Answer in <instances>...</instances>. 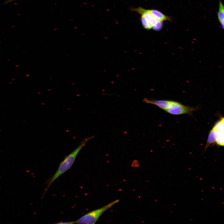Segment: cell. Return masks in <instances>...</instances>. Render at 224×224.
<instances>
[{
    "label": "cell",
    "mask_w": 224,
    "mask_h": 224,
    "mask_svg": "<svg viewBox=\"0 0 224 224\" xmlns=\"http://www.w3.org/2000/svg\"><path fill=\"white\" fill-rule=\"evenodd\" d=\"M75 222H59L58 223H61V224H73L75 223Z\"/></svg>",
    "instance_id": "7c38bea8"
},
{
    "label": "cell",
    "mask_w": 224,
    "mask_h": 224,
    "mask_svg": "<svg viewBox=\"0 0 224 224\" xmlns=\"http://www.w3.org/2000/svg\"><path fill=\"white\" fill-rule=\"evenodd\" d=\"M141 21L143 27L147 30H150L152 28V26L143 17H141Z\"/></svg>",
    "instance_id": "9c48e42d"
},
{
    "label": "cell",
    "mask_w": 224,
    "mask_h": 224,
    "mask_svg": "<svg viewBox=\"0 0 224 224\" xmlns=\"http://www.w3.org/2000/svg\"><path fill=\"white\" fill-rule=\"evenodd\" d=\"M198 109V107H191L183 105L177 101H172L170 107L165 111L173 115L187 114L192 116L193 112Z\"/></svg>",
    "instance_id": "3957f363"
},
{
    "label": "cell",
    "mask_w": 224,
    "mask_h": 224,
    "mask_svg": "<svg viewBox=\"0 0 224 224\" xmlns=\"http://www.w3.org/2000/svg\"><path fill=\"white\" fill-rule=\"evenodd\" d=\"M119 201L115 200L103 207L91 211L75 221L76 223L95 224L100 217L107 210Z\"/></svg>",
    "instance_id": "7a4b0ae2"
},
{
    "label": "cell",
    "mask_w": 224,
    "mask_h": 224,
    "mask_svg": "<svg viewBox=\"0 0 224 224\" xmlns=\"http://www.w3.org/2000/svg\"><path fill=\"white\" fill-rule=\"evenodd\" d=\"M133 10L141 15L153 26L158 21L150 13L148 10L145 9L142 7L134 9Z\"/></svg>",
    "instance_id": "8992f818"
},
{
    "label": "cell",
    "mask_w": 224,
    "mask_h": 224,
    "mask_svg": "<svg viewBox=\"0 0 224 224\" xmlns=\"http://www.w3.org/2000/svg\"><path fill=\"white\" fill-rule=\"evenodd\" d=\"M163 23L162 21H158L156 25L152 26V28L154 30L158 31L161 29Z\"/></svg>",
    "instance_id": "30bf717a"
},
{
    "label": "cell",
    "mask_w": 224,
    "mask_h": 224,
    "mask_svg": "<svg viewBox=\"0 0 224 224\" xmlns=\"http://www.w3.org/2000/svg\"><path fill=\"white\" fill-rule=\"evenodd\" d=\"M217 16L218 20L222 28L224 30V5L220 0L219 2Z\"/></svg>",
    "instance_id": "ba28073f"
},
{
    "label": "cell",
    "mask_w": 224,
    "mask_h": 224,
    "mask_svg": "<svg viewBox=\"0 0 224 224\" xmlns=\"http://www.w3.org/2000/svg\"><path fill=\"white\" fill-rule=\"evenodd\" d=\"M16 0H7L4 2L3 4H8V3H10L12 2L16 1Z\"/></svg>",
    "instance_id": "8fae6325"
},
{
    "label": "cell",
    "mask_w": 224,
    "mask_h": 224,
    "mask_svg": "<svg viewBox=\"0 0 224 224\" xmlns=\"http://www.w3.org/2000/svg\"></svg>",
    "instance_id": "4fadbf2b"
},
{
    "label": "cell",
    "mask_w": 224,
    "mask_h": 224,
    "mask_svg": "<svg viewBox=\"0 0 224 224\" xmlns=\"http://www.w3.org/2000/svg\"><path fill=\"white\" fill-rule=\"evenodd\" d=\"M216 135V141L219 145L224 146V118L215 124L212 130Z\"/></svg>",
    "instance_id": "277c9868"
},
{
    "label": "cell",
    "mask_w": 224,
    "mask_h": 224,
    "mask_svg": "<svg viewBox=\"0 0 224 224\" xmlns=\"http://www.w3.org/2000/svg\"><path fill=\"white\" fill-rule=\"evenodd\" d=\"M144 102L155 105L164 110H166L170 106L172 100H150L145 98L143 100Z\"/></svg>",
    "instance_id": "5b68a950"
},
{
    "label": "cell",
    "mask_w": 224,
    "mask_h": 224,
    "mask_svg": "<svg viewBox=\"0 0 224 224\" xmlns=\"http://www.w3.org/2000/svg\"><path fill=\"white\" fill-rule=\"evenodd\" d=\"M151 15L159 21L171 20V17L166 16L160 11L156 10H148Z\"/></svg>",
    "instance_id": "52a82bcc"
},
{
    "label": "cell",
    "mask_w": 224,
    "mask_h": 224,
    "mask_svg": "<svg viewBox=\"0 0 224 224\" xmlns=\"http://www.w3.org/2000/svg\"><path fill=\"white\" fill-rule=\"evenodd\" d=\"M94 137V136H93L85 138L70 154L65 156L64 160L60 163L55 173L49 181L47 188L44 193L57 178L71 168L75 161L79 152L85 146L86 143L89 140L93 138Z\"/></svg>",
    "instance_id": "6da1fadb"
}]
</instances>
